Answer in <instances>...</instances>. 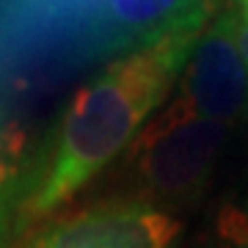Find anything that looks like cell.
I'll list each match as a JSON object with an SVG mask.
<instances>
[{"mask_svg": "<svg viewBox=\"0 0 248 248\" xmlns=\"http://www.w3.org/2000/svg\"><path fill=\"white\" fill-rule=\"evenodd\" d=\"M177 102L215 122L229 124L248 105V66L237 47V17L221 14L196 39L182 94Z\"/></svg>", "mask_w": 248, "mask_h": 248, "instance_id": "obj_4", "label": "cell"}, {"mask_svg": "<svg viewBox=\"0 0 248 248\" xmlns=\"http://www.w3.org/2000/svg\"><path fill=\"white\" fill-rule=\"evenodd\" d=\"M246 108H248V105H246Z\"/></svg>", "mask_w": 248, "mask_h": 248, "instance_id": "obj_9", "label": "cell"}, {"mask_svg": "<svg viewBox=\"0 0 248 248\" xmlns=\"http://www.w3.org/2000/svg\"><path fill=\"white\" fill-rule=\"evenodd\" d=\"M182 223L152 202H105L80 210L22 248H174Z\"/></svg>", "mask_w": 248, "mask_h": 248, "instance_id": "obj_3", "label": "cell"}, {"mask_svg": "<svg viewBox=\"0 0 248 248\" xmlns=\"http://www.w3.org/2000/svg\"><path fill=\"white\" fill-rule=\"evenodd\" d=\"M14 179H17V152L14 138L6 127H0V240L9 229L11 207H14Z\"/></svg>", "mask_w": 248, "mask_h": 248, "instance_id": "obj_5", "label": "cell"}, {"mask_svg": "<svg viewBox=\"0 0 248 248\" xmlns=\"http://www.w3.org/2000/svg\"><path fill=\"white\" fill-rule=\"evenodd\" d=\"M218 232L232 248H248V190L221 210Z\"/></svg>", "mask_w": 248, "mask_h": 248, "instance_id": "obj_6", "label": "cell"}, {"mask_svg": "<svg viewBox=\"0 0 248 248\" xmlns=\"http://www.w3.org/2000/svg\"><path fill=\"white\" fill-rule=\"evenodd\" d=\"M237 47L248 66V19H240V17H237Z\"/></svg>", "mask_w": 248, "mask_h": 248, "instance_id": "obj_7", "label": "cell"}, {"mask_svg": "<svg viewBox=\"0 0 248 248\" xmlns=\"http://www.w3.org/2000/svg\"><path fill=\"white\" fill-rule=\"evenodd\" d=\"M202 33V31H199ZM199 33H177L108 63L66 105L45 169L19 202L25 221L69 202L138 138L190 58Z\"/></svg>", "mask_w": 248, "mask_h": 248, "instance_id": "obj_1", "label": "cell"}, {"mask_svg": "<svg viewBox=\"0 0 248 248\" xmlns=\"http://www.w3.org/2000/svg\"><path fill=\"white\" fill-rule=\"evenodd\" d=\"M246 19H248V0H246Z\"/></svg>", "mask_w": 248, "mask_h": 248, "instance_id": "obj_8", "label": "cell"}, {"mask_svg": "<svg viewBox=\"0 0 248 248\" xmlns=\"http://www.w3.org/2000/svg\"><path fill=\"white\" fill-rule=\"evenodd\" d=\"M226 135L229 124L204 119L174 102L133 141L138 179L157 199L190 202L213 177Z\"/></svg>", "mask_w": 248, "mask_h": 248, "instance_id": "obj_2", "label": "cell"}]
</instances>
